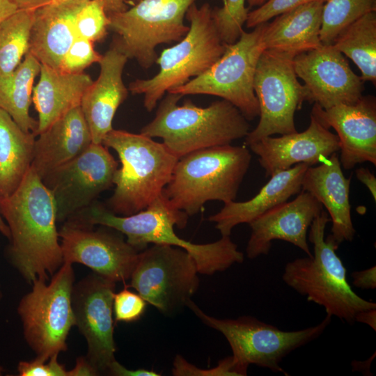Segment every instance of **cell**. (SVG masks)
Segmentation results:
<instances>
[{
    "instance_id": "obj_1",
    "label": "cell",
    "mask_w": 376,
    "mask_h": 376,
    "mask_svg": "<svg viewBox=\"0 0 376 376\" xmlns=\"http://www.w3.org/2000/svg\"><path fill=\"white\" fill-rule=\"evenodd\" d=\"M10 237L7 256L29 283L49 281L63 263L54 198L31 168L18 188L0 198Z\"/></svg>"
},
{
    "instance_id": "obj_2",
    "label": "cell",
    "mask_w": 376,
    "mask_h": 376,
    "mask_svg": "<svg viewBox=\"0 0 376 376\" xmlns=\"http://www.w3.org/2000/svg\"><path fill=\"white\" fill-rule=\"evenodd\" d=\"M188 217L172 207L161 194L146 208L130 216L115 214L95 201L68 219L115 229L125 235L126 241L139 251L146 249L148 244L182 248L194 258L201 274L212 275L244 261L243 253L230 236H221L219 240L207 244H194L180 237L174 226L185 228Z\"/></svg>"
},
{
    "instance_id": "obj_3",
    "label": "cell",
    "mask_w": 376,
    "mask_h": 376,
    "mask_svg": "<svg viewBox=\"0 0 376 376\" xmlns=\"http://www.w3.org/2000/svg\"><path fill=\"white\" fill-rule=\"evenodd\" d=\"M182 97L171 93L164 95L155 116L140 132L151 138H161L178 158L198 150L230 144L245 138L251 131L249 120L226 100L201 107L188 99L179 105Z\"/></svg>"
},
{
    "instance_id": "obj_4",
    "label": "cell",
    "mask_w": 376,
    "mask_h": 376,
    "mask_svg": "<svg viewBox=\"0 0 376 376\" xmlns=\"http://www.w3.org/2000/svg\"><path fill=\"white\" fill-rule=\"evenodd\" d=\"M330 221L324 210L315 218L308 232L313 254L288 262L282 279L307 301L323 307L327 315L353 324L358 312L376 308V304L359 297L349 284L346 268L336 252L338 246L329 236L324 238Z\"/></svg>"
},
{
    "instance_id": "obj_5",
    "label": "cell",
    "mask_w": 376,
    "mask_h": 376,
    "mask_svg": "<svg viewBox=\"0 0 376 376\" xmlns=\"http://www.w3.org/2000/svg\"><path fill=\"white\" fill-rule=\"evenodd\" d=\"M244 146L231 144L198 150L178 158L162 196L174 208L193 216L210 201H235L250 167Z\"/></svg>"
},
{
    "instance_id": "obj_6",
    "label": "cell",
    "mask_w": 376,
    "mask_h": 376,
    "mask_svg": "<svg viewBox=\"0 0 376 376\" xmlns=\"http://www.w3.org/2000/svg\"><path fill=\"white\" fill-rule=\"evenodd\" d=\"M102 144L116 152L121 164L114 175L113 193L107 201L111 212L136 214L162 194L178 159L163 143L141 133L113 129Z\"/></svg>"
},
{
    "instance_id": "obj_7",
    "label": "cell",
    "mask_w": 376,
    "mask_h": 376,
    "mask_svg": "<svg viewBox=\"0 0 376 376\" xmlns=\"http://www.w3.org/2000/svg\"><path fill=\"white\" fill-rule=\"evenodd\" d=\"M212 8L207 3L188 8L189 22L186 36L175 45L164 49L156 63L158 72L150 79L130 83L133 95H143V106L150 112L169 91L182 86L208 70L224 53V43L214 24Z\"/></svg>"
},
{
    "instance_id": "obj_8",
    "label": "cell",
    "mask_w": 376,
    "mask_h": 376,
    "mask_svg": "<svg viewBox=\"0 0 376 376\" xmlns=\"http://www.w3.org/2000/svg\"><path fill=\"white\" fill-rule=\"evenodd\" d=\"M186 306L205 324L224 335L230 346L231 357L240 376L246 375L251 364L288 375L281 366L283 359L321 336L331 321V317L326 315L315 326L283 331L253 316L219 319L208 315L191 299Z\"/></svg>"
},
{
    "instance_id": "obj_9",
    "label": "cell",
    "mask_w": 376,
    "mask_h": 376,
    "mask_svg": "<svg viewBox=\"0 0 376 376\" xmlns=\"http://www.w3.org/2000/svg\"><path fill=\"white\" fill-rule=\"evenodd\" d=\"M72 264L63 262L49 283L36 279L20 300L17 313L26 342L44 360L67 350V337L75 325L72 306Z\"/></svg>"
},
{
    "instance_id": "obj_10",
    "label": "cell",
    "mask_w": 376,
    "mask_h": 376,
    "mask_svg": "<svg viewBox=\"0 0 376 376\" xmlns=\"http://www.w3.org/2000/svg\"><path fill=\"white\" fill-rule=\"evenodd\" d=\"M265 23L251 32L242 31L238 40L226 45L222 56L205 72L167 93L210 95L226 100L236 107L249 121L259 116V105L253 90L256 66L265 50Z\"/></svg>"
},
{
    "instance_id": "obj_11",
    "label": "cell",
    "mask_w": 376,
    "mask_h": 376,
    "mask_svg": "<svg viewBox=\"0 0 376 376\" xmlns=\"http://www.w3.org/2000/svg\"><path fill=\"white\" fill-rule=\"evenodd\" d=\"M194 1L139 0L130 8L109 15V28L117 35L113 42L128 59L150 68L158 58L159 45L178 42L189 31L185 18Z\"/></svg>"
},
{
    "instance_id": "obj_12",
    "label": "cell",
    "mask_w": 376,
    "mask_h": 376,
    "mask_svg": "<svg viewBox=\"0 0 376 376\" xmlns=\"http://www.w3.org/2000/svg\"><path fill=\"white\" fill-rule=\"evenodd\" d=\"M198 271L185 249L153 244L141 251L126 285L159 312L170 315L187 303L199 287Z\"/></svg>"
},
{
    "instance_id": "obj_13",
    "label": "cell",
    "mask_w": 376,
    "mask_h": 376,
    "mask_svg": "<svg viewBox=\"0 0 376 376\" xmlns=\"http://www.w3.org/2000/svg\"><path fill=\"white\" fill-rule=\"evenodd\" d=\"M292 60L267 50L260 56L253 79L260 119L245 137L246 146L274 134L297 132L295 114L306 101V91L297 79Z\"/></svg>"
},
{
    "instance_id": "obj_14",
    "label": "cell",
    "mask_w": 376,
    "mask_h": 376,
    "mask_svg": "<svg viewBox=\"0 0 376 376\" xmlns=\"http://www.w3.org/2000/svg\"><path fill=\"white\" fill-rule=\"evenodd\" d=\"M108 148L91 143L79 155L42 179L55 201L57 222L88 207L113 185L118 163Z\"/></svg>"
},
{
    "instance_id": "obj_15",
    "label": "cell",
    "mask_w": 376,
    "mask_h": 376,
    "mask_svg": "<svg viewBox=\"0 0 376 376\" xmlns=\"http://www.w3.org/2000/svg\"><path fill=\"white\" fill-rule=\"evenodd\" d=\"M66 220L58 230L63 262L80 263L115 282L130 279L139 251L115 229Z\"/></svg>"
},
{
    "instance_id": "obj_16",
    "label": "cell",
    "mask_w": 376,
    "mask_h": 376,
    "mask_svg": "<svg viewBox=\"0 0 376 376\" xmlns=\"http://www.w3.org/2000/svg\"><path fill=\"white\" fill-rule=\"evenodd\" d=\"M116 282L95 272L74 284L72 306L75 325L84 336L86 358L100 375L109 373L116 360L113 300Z\"/></svg>"
},
{
    "instance_id": "obj_17",
    "label": "cell",
    "mask_w": 376,
    "mask_h": 376,
    "mask_svg": "<svg viewBox=\"0 0 376 376\" xmlns=\"http://www.w3.org/2000/svg\"><path fill=\"white\" fill-rule=\"evenodd\" d=\"M292 63L297 77L304 82L309 103L328 109L356 103L363 96L364 81L333 44L301 53Z\"/></svg>"
},
{
    "instance_id": "obj_18",
    "label": "cell",
    "mask_w": 376,
    "mask_h": 376,
    "mask_svg": "<svg viewBox=\"0 0 376 376\" xmlns=\"http://www.w3.org/2000/svg\"><path fill=\"white\" fill-rule=\"evenodd\" d=\"M323 210V205L311 194L301 191L290 201L278 205L248 224L251 235L246 248V256L254 259L267 255L274 240L291 243L311 256L307 242L308 230Z\"/></svg>"
},
{
    "instance_id": "obj_19",
    "label": "cell",
    "mask_w": 376,
    "mask_h": 376,
    "mask_svg": "<svg viewBox=\"0 0 376 376\" xmlns=\"http://www.w3.org/2000/svg\"><path fill=\"white\" fill-rule=\"evenodd\" d=\"M311 114L326 127L334 128L339 141L341 166L347 170L357 164L376 165V102L362 96L356 103L323 109L314 103Z\"/></svg>"
},
{
    "instance_id": "obj_20",
    "label": "cell",
    "mask_w": 376,
    "mask_h": 376,
    "mask_svg": "<svg viewBox=\"0 0 376 376\" xmlns=\"http://www.w3.org/2000/svg\"><path fill=\"white\" fill-rule=\"evenodd\" d=\"M308 127L301 132L267 136L249 146L258 155L265 177L299 164L309 166L323 162L339 150L338 136L311 114Z\"/></svg>"
},
{
    "instance_id": "obj_21",
    "label": "cell",
    "mask_w": 376,
    "mask_h": 376,
    "mask_svg": "<svg viewBox=\"0 0 376 376\" xmlns=\"http://www.w3.org/2000/svg\"><path fill=\"white\" fill-rule=\"evenodd\" d=\"M127 60V56L112 42L99 63L97 79L82 97L80 107L94 143L102 144L106 135L113 130L112 121L117 109L127 97L129 90L123 80Z\"/></svg>"
},
{
    "instance_id": "obj_22",
    "label": "cell",
    "mask_w": 376,
    "mask_h": 376,
    "mask_svg": "<svg viewBox=\"0 0 376 376\" xmlns=\"http://www.w3.org/2000/svg\"><path fill=\"white\" fill-rule=\"evenodd\" d=\"M351 180L343 175L335 152L319 166H308L301 181V191L311 194L329 212L332 226L328 236L338 246L344 241L351 242L356 233L349 197Z\"/></svg>"
},
{
    "instance_id": "obj_23",
    "label": "cell",
    "mask_w": 376,
    "mask_h": 376,
    "mask_svg": "<svg viewBox=\"0 0 376 376\" xmlns=\"http://www.w3.org/2000/svg\"><path fill=\"white\" fill-rule=\"evenodd\" d=\"M88 0H65L35 9L29 49L42 65L60 69L68 49L76 39L77 14Z\"/></svg>"
},
{
    "instance_id": "obj_24",
    "label": "cell",
    "mask_w": 376,
    "mask_h": 376,
    "mask_svg": "<svg viewBox=\"0 0 376 376\" xmlns=\"http://www.w3.org/2000/svg\"><path fill=\"white\" fill-rule=\"evenodd\" d=\"M38 136L31 168L42 180L93 143L80 106L68 111Z\"/></svg>"
},
{
    "instance_id": "obj_25",
    "label": "cell",
    "mask_w": 376,
    "mask_h": 376,
    "mask_svg": "<svg viewBox=\"0 0 376 376\" xmlns=\"http://www.w3.org/2000/svg\"><path fill=\"white\" fill-rule=\"evenodd\" d=\"M309 166L299 164L270 176L269 180L251 199L225 203L208 220L215 224L221 236H230L237 225L249 224L260 215L280 205L301 191V181Z\"/></svg>"
},
{
    "instance_id": "obj_26",
    "label": "cell",
    "mask_w": 376,
    "mask_h": 376,
    "mask_svg": "<svg viewBox=\"0 0 376 376\" xmlns=\"http://www.w3.org/2000/svg\"><path fill=\"white\" fill-rule=\"evenodd\" d=\"M324 2L316 1L304 4L276 16L269 23L265 22V50L293 59L322 45L320 32Z\"/></svg>"
},
{
    "instance_id": "obj_27",
    "label": "cell",
    "mask_w": 376,
    "mask_h": 376,
    "mask_svg": "<svg viewBox=\"0 0 376 376\" xmlns=\"http://www.w3.org/2000/svg\"><path fill=\"white\" fill-rule=\"evenodd\" d=\"M40 79L33 89V102L38 113V136L70 110L80 106L93 83L83 72L66 73L41 64Z\"/></svg>"
},
{
    "instance_id": "obj_28",
    "label": "cell",
    "mask_w": 376,
    "mask_h": 376,
    "mask_svg": "<svg viewBox=\"0 0 376 376\" xmlns=\"http://www.w3.org/2000/svg\"><path fill=\"white\" fill-rule=\"evenodd\" d=\"M36 136L0 109V198L12 194L30 169Z\"/></svg>"
},
{
    "instance_id": "obj_29",
    "label": "cell",
    "mask_w": 376,
    "mask_h": 376,
    "mask_svg": "<svg viewBox=\"0 0 376 376\" xmlns=\"http://www.w3.org/2000/svg\"><path fill=\"white\" fill-rule=\"evenodd\" d=\"M41 63L28 52L15 70L0 79V109L7 112L26 132L36 135L38 120L30 116L33 83L39 75Z\"/></svg>"
},
{
    "instance_id": "obj_30",
    "label": "cell",
    "mask_w": 376,
    "mask_h": 376,
    "mask_svg": "<svg viewBox=\"0 0 376 376\" xmlns=\"http://www.w3.org/2000/svg\"><path fill=\"white\" fill-rule=\"evenodd\" d=\"M333 45L359 68L363 81H376V11L368 13L344 29Z\"/></svg>"
},
{
    "instance_id": "obj_31",
    "label": "cell",
    "mask_w": 376,
    "mask_h": 376,
    "mask_svg": "<svg viewBox=\"0 0 376 376\" xmlns=\"http://www.w3.org/2000/svg\"><path fill=\"white\" fill-rule=\"evenodd\" d=\"M35 9H17L0 24V79L8 77L29 52Z\"/></svg>"
},
{
    "instance_id": "obj_32",
    "label": "cell",
    "mask_w": 376,
    "mask_h": 376,
    "mask_svg": "<svg viewBox=\"0 0 376 376\" xmlns=\"http://www.w3.org/2000/svg\"><path fill=\"white\" fill-rule=\"evenodd\" d=\"M373 11H376V0H326L320 32L322 44H333L344 29Z\"/></svg>"
},
{
    "instance_id": "obj_33",
    "label": "cell",
    "mask_w": 376,
    "mask_h": 376,
    "mask_svg": "<svg viewBox=\"0 0 376 376\" xmlns=\"http://www.w3.org/2000/svg\"><path fill=\"white\" fill-rule=\"evenodd\" d=\"M246 0H224L220 8H212V15L221 39L226 45L235 42L243 31L249 8Z\"/></svg>"
},
{
    "instance_id": "obj_34",
    "label": "cell",
    "mask_w": 376,
    "mask_h": 376,
    "mask_svg": "<svg viewBox=\"0 0 376 376\" xmlns=\"http://www.w3.org/2000/svg\"><path fill=\"white\" fill-rule=\"evenodd\" d=\"M109 25V15L102 3L88 0L77 14L75 29L77 37L94 42L106 36Z\"/></svg>"
},
{
    "instance_id": "obj_35",
    "label": "cell",
    "mask_w": 376,
    "mask_h": 376,
    "mask_svg": "<svg viewBox=\"0 0 376 376\" xmlns=\"http://www.w3.org/2000/svg\"><path fill=\"white\" fill-rule=\"evenodd\" d=\"M102 56L95 50L93 42L77 37L64 55L59 70L66 73H81L93 63H99Z\"/></svg>"
},
{
    "instance_id": "obj_36",
    "label": "cell",
    "mask_w": 376,
    "mask_h": 376,
    "mask_svg": "<svg viewBox=\"0 0 376 376\" xmlns=\"http://www.w3.org/2000/svg\"><path fill=\"white\" fill-rule=\"evenodd\" d=\"M146 308L145 299L139 293L130 290L126 284L121 291L114 293L113 313L116 322H135L141 318Z\"/></svg>"
},
{
    "instance_id": "obj_37",
    "label": "cell",
    "mask_w": 376,
    "mask_h": 376,
    "mask_svg": "<svg viewBox=\"0 0 376 376\" xmlns=\"http://www.w3.org/2000/svg\"><path fill=\"white\" fill-rule=\"evenodd\" d=\"M316 1L326 0H267L258 8L248 13L246 26L249 29L254 28L279 15Z\"/></svg>"
},
{
    "instance_id": "obj_38",
    "label": "cell",
    "mask_w": 376,
    "mask_h": 376,
    "mask_svg": "<svg viewBox=\"0 0 376 376\" xmlns=\"http://www.w3.org/2000/svg\"><path fill=\"white\" fill-rule=\"evenodd\" d=\"M172 373L175 376H240L232 357L222 359L214 368L201 369L189 363L182 357L177 355L173 361Z\"/></svg>"
},
{
    "instance_id": "obj_39",
    "label": "cell",
    "mask_w": 376,
    "mask_h": 376,
    "mask_svg": "<svg viewBox=\"0 0 376 376\" xmlns=\"http://www.w3.org/2000/svg\"><path fill=\"white\" fill-rule=\"evenodd\" d=\"M58 354L44 360L37 357L31 361H19L17 371L20 376H68L65 366L58 361Z\"/></svg>"
},
{
    "instance_id": "obj_40",
    "label": "cell",
    "mask_w": 376,
    "mask_h": 376,
    "mask_svg": "<svg viewBox=\"0 0 376 376\" xmlns=\"http://www.w3.org/2000/svg\"><path fill=\"white\" fill-rule=\"evenodd\" d=\"M352 278L354 286L362 290H374L376 288V267L353 272Z\"/></svg>"
},
{
    "instance_id": "obj_41",
    "label": "cell",
    "mask_w": 376,
    "mask_h": 376,
    "mask_svg": "<svg viewBox=\"0 0 376 376\" xmlns=\"http://www.w3.org/2000/svg\"><path fill=\"white\" fill-rule=\"evenodd\" d=\"M108 375L114 376H159L161 374L158 373L146 370L143 368H139L136 370H130L126 368L121 365L119 362L115 360L111 364Z\"/></svg>"
},
{
    "instance_id": "obj_42",
    "label": "cell",
    "mask_w": 376,
    "mask_h": 376,
    "mask_svg": "<svg viewBox=\"0 0 376 376\" xmlns=\"http://www.w3.org/2000/svg\"><path fill=\"white\" fill-rule=\"evenodd\" d=\"M99 373L91 364L86 357H79L76 360L75 366L68 371V376H96Z\"/></svg>"
},
{
    "instance_id": "obj_43",
    "label": "cell",
    "mask_w": 376,
    "mask_h": 376,
    "mask_svg": "<svg viewBox=\"0 0 376 376\" xmlns=\"http://www.w3.org/2000/svg\"><path fill=\"white\" fill-rule=\"evenodd\" d=\"M356 177L370 191L374 201H376V178L368 168L359 167L355 171Z\"/></svg>"
},
{
    "instance_id": "obj_44",
    "label": "cell",
    "mask_w": 376,
    "mask_h": 376,
    "mask_svg": "<svg viewBox=\"0 0 376 376\" xmlns=\"http://www.w3.org/2000/svg\"><path fill=\"white\" fill-rule=\"evenodd\" d=\"M65 0H52L49 3H57ZM102 3L108 15L125 10L128 0H97Z\"/></svg>"
},
{
    "instance_id": "obj_45",
    "label": "cell",
    "mask_w": 376,
    "mask_h": 376,
    "mask_svg": "<svg viewBox=\"0 0 376 376\" xmlns=\"http://www.w3.org/2000/svg\"><path fill=\"white\" fill-rule=\"evenodd\" d=\"M354 321L366 324L374 331H376V308L366 309L358 312L355 315Z\"/></svg>"
},
{
    "instance_id": "obj_46",
    "label": "cell",
    "mask_w": 376,
    "mask_h": 376,
    "mask_svg": "<svg viewBox=\"0 0 376 376\" xmlns=\"http://www.w3.org/2000/svg\"><path fill=\"white\" fill-rule=\"evenodd\" d=\"M375 358V352L365 361H353L351 363L352 371L360 372L364 375H373L370 372V365Z\"/></svg>"
},
{
    "instance_id": "obj_47",
    "label": "cell",
    "mask_w": 376,
    "mask_h": 376,
    "mask_svg": "<svg viewBox=\"0 0 376 376\" xmlns=\"http://www.w3.org/2000/svg\"><path fill=\"white\" fill-rule=\"evenodd\" d=\"M18 9H36L49 3L52 0H11Z\"/></svg>"
},
{
    "instance_id": "obj_48",
    "label": "cell",
    "mask_w": 376,
    "mask_h": 376,
    "mask_svg": "<svg viewBox=\"0 0 376 376\" xmlns=\"http://www.w3.org/2000/svg\"><path fill=\"white\" fill-rule=\"evenodd\" d=\"M17 9V6L11 0H0V24Z\"/></svg>"
},
{
    "instance_id": "obj_49",
    "label": "cell",
    "mask_w": 376,
    "mask_h": 376,
    "mask_svg": "<svg viewBox=\"0 0 376 376\" xmlns=\"http://www.w3.org/2000/svg\"><path fill=\"white\" fill-rule=\"evenodd\" d=\"M0 233H1L3 236L7 237L8 240L10 237L9 228L8 225L6 224V223L5 222V221L3 220L1 214H0Z\"/></svg>"
},
{
    "instance_id": "obj_50",
    "label": "cell",
    "mask_w": 376,
    "mask_h": 376,
    "mask_svg": "<svg viewBox=\"0 0 376 376\" xmlns=\"http://www.w3.org/2000/svg\"><path fill=\"white\" fill-rule=\"evenodd\" d=\"M249 7L260 6L267 0H246Z\"/></svg>"
},
{
    "instance_id": "obj_51",
    "label": "cell",
    "mask_w": 376,
    "mask_h": 376,
    "mask_svg": "<svg viewBox=\"0 0 376 376\" xmlns=\"http://www.w3.org/2000/svg\"><path fill=\"white\" fill-rule=\"evenodd\" d=\"M4 370L2 366H0V376L3 374Z\"/></svg>"
},
{
    "instance_id": "obj_52",
    "label": "cell",
    "mask_w": 376,
    "mask_h": 376,
    "mask_svg": "<svg viewBox=\"0 0 376 376\" xmlns=\"http://www.w3.org/2000/svg\"><path fill=\"white\" fill-rule=\"evenodd\" d=\"M2 296H3V295H2V292H1V285H0V300L2 298Z\"/></svg>"
},
{
    "instance_id": "obj_53",
    "label": "cell",
    "mask_w": 376,
    "mask_h": 376,
    "mask_svg": "<svg viewBox=\"0 0 376 376\" xmlns=\"http://www.w3.org/2000/svg\"><path fill=\"white\" fill-rule=\"evenodd\" d=\"M139 1V0H128V3H130V1ZM224 0H223L224 1Z\"/></svg>"
}]
</instances>
